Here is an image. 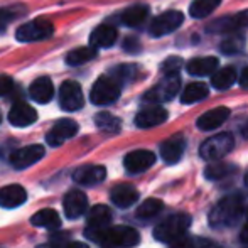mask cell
<instances>
[{"label": "cell", "instance_id": "obj_1", "mask_svg": "<svg viewBox=\"0 0 248 248\" xmlns=\"http://www.w3.org/2000/svg\"><path fill=\"white\" fill-rule=\"evenodd\" d=\"M245 213V202L240 194H230L223 198L209 213V225L213 228H232L242 219Z\"/></svg>", "mask_w": 248, "mask_h": 248}, {"label": "cell", "instance_id": "obj_2", "mask_svg": "<svg viewBox=\"0 0 248 248\" xmlns=\"http://www.w3.org/2000/svg\"><path fill=\"white\" fill-rule=\"evenodd\" d=\"M191 226V216L184 213H176V215L167 216L164 221H160L154 230V236L159 242L164 243H174L176 240L186 236L187 230Z\"/></svg>", "mask_w": 248, "mask_h": 248}, {"label": "cell", "instance_id": "obj_3", "mask_svg": "<svg viewBox=\"0 0 248 248\" xmlns=\"http://www.w3.org/2000/svg\"><path fill=\"white\" fill-rule=\"evenodd\" d=\"M139 242L140 235L130 226H110L98 240L103 248H132Z\"/></svg>", "mask_w": 248, "mask_h": 248}, {"label": "cell", "instance_id": "obj_4", "mask_svg": "<svg viewBox=\"0 0 248 248\" xmlns=\"http://www.w3.org/2000/svg\"><path fill=\"white\" fill-rule=\"evenodd\" d=\"M179 86H181L179 73L166 75L154 88H150L149 92L145 93L144 101L150 105H159V103H164V101H169L179 93Z\"/></svg>", "mask_w": 248, "mask_h": 248}, {"label": "cell", "instance_id": "obj_5", "mask_svg": "<svg viewBox=\"0 0 248 248\" xmlns=\"http://www.w3.org/2000/svg\"><path fill=\"white\" fill-rule=\"evenodd\" d=\"M120 83L113 76H100L95 81L90 93V100L93 105L98 107H107V105L115 103L120 98Z\"/></svg>", "mask_w": 248, "mask_h": 248}, {"label": "cell", "instance_id": "obj_6", "mask_svg": "<svg viewBox=\"0 0 248 248\" xmlns=\"http://www.w3.org/2000/svg\"><path fill=\"white\" fill-rule=\"evenodd\" d=\"M233 147H235V139L232 134L225 132V134H218L206 139L199 147V155L204 160H219L226 154L232 152Z\"/></svg>", "mask_w": 248, "mask_h": 248}, {"label": "cell", "instance_id": "obj_7", "mask_svg": "<svg viewBox=\"0 0 248 248\" xmlns=\"http://www.w3.org/2000/svg\"><path fill=\"white\" fill-rule=\"evenodd\" d=\"M54 34V24L47 19H36L26 22L17 29L16 37L19 43H36V41L49 39Z\"/></svg>", "mask_w": 248, "mask_h": 248}, {"label": "cell", "instance_id": "obj_8", "mask_svg": "<svg viewBox=\"0 0 248 248\" xmlns=\"http://www.w3.org/2000/svg\"><path fill=\"white\" fill-rule=\"evenodd\" d=\"M111 223V211L108 206L96 204L92 208L88 215V223H86V236L95 242H98L100 236L110 228Z\"/></svg>", "mask_w": 248, "mask_h": 248}, {"label": "cell", "instance_id": "obj_9", "mask_svg": "<svg viewBox=\"0 0 248 248\" xmlns=\"http://www.w3.org/2000/svg\"><path fill=\"white\" fill-rule=\"evenodd\" d=\"M184 22V16L179 10H167V12L157 16L155 19H152L149 27L150 36L154 37H162L167 34H172L174 31H177Z\"/></svg>", "mask_w": 248, "mask_h": 248}, {"label": "cell", "instance_id": "obj_10", "mask_svg": "<svg viewBox=\"0 0 248 248\" xmlns=\"http://www.w3.org/2000/svg\"><path fill=\"white\" fill-rule=\"evenodd\" d=\"M248 27V10L238 12L235 16H228L218 19L208 27L209 32H216V34H235L238 31H243Z\"/></svg>", "mask_w": 248, "mask_h": 248}, {"label": "cell", "instance_id": "obj_11", "mask_svg": "<svg viewBox=\"0 0 248 248\" xmlns=\"http://www.w3.org/2000/svg\"><path fill=\"white\" fill-rule=\"evenodd\" d=\"M83 92L76 81H64L59 90V105L66 111H76L83 107Z\"/></svg>", "mask_w": 248, "mask_h": 248}, {"label": "cell", "instance_id": "obj_12", "mask_svg": "<svg viewBox=\"0 0 248 248\" xmlns=\"http://www.w3.org/2000/svg\"><path fill=\"white\" fill-rule=\"evenodd\" d=\"M76 134H78V124L71 118H62V120H58L54 124V127L47 134L46 140L51 147H59L66 140L75 137Z\"/></svg>", "mask_w": 248, "mask_h": 248}, {"label": "cell", "instance_id": "obj_13", "mask_svg": "<svg viewBox=\"0 0 248 248\" xmlns=\"http://www.w3.org/2000/svg\"><path fill=\"white\" fill-rule=\"evenodd\" d=\"M154 164H155V154L150 150H134V152L127 154L124 159L125 169L130 174L145 172Z\"/></svg>", "mask_w": 248, "mask_h": 248}, {"label": "cell", "instance_id": "obj_14", "mask_svg": "<svg viewBox=\"0 0 248 248\" xmlns=\"http://www.w3.org/2000/svg\"><path fill=\"white\" fill-rule=\"evenodd\" d=\"M44 157V147L43 145H27L22 147L10 155V164H12L16 169H26V167L36 164L37 160H41Z\"/></svg>", "mask_w": 248, "mask_h": 248}, {"label": "cell", "instance_id": "obj_15", "mask_svg": "<svg viewBox=\"0 0 248 248\" xmlns=\"http://www.w3.org/2000/svg\"><path fill=\"white\" fill-rule=\"evenodd\" d=\"M167 120V110L160 105H150L137 113L135 117V125L139 128H152L159 127Z\"/></svg>", "mask_w": 248, "mask_h": 248}, {"label": "cell", "instance_id": "obj_16", "mask_svg": "<svg viewBox=\"0 0 248 248\" xmlns=\"http://www.w3.org/2000/svg\"><path fill=\"white\" fill-rule=\"evenodd\" d=\"M62 206H64L66 218L76 219L85 215V211L88 209V198L81 191H69L62 199Z\"/></svg>", "mask_w": 248, "mask_h": 248}, {"label": "cell", "instance_id": "obj_17", "mask_svg": "<svg viewBox=\"0 0 248 248\" xmlns=\"http://www.w3.org/2000/svg\"><path fill=\"white\" fill-rule=\"evenodd\" d=\"M37 120V111L31 105L19 101L9 111V122L14 127H29Z\"/></svg>", "mask_w": 248, "mask_h": 248}, {"label": "cell", "instance_id": "obj_18", "mask_svg": "<svg viewBox=\"0 0 248 248\" xmlns=\"http://www.w3.org/2000/svg\"><path fill=\"white\" fill-rule=\"evenodd\" d=\"M105 177H107V169L103 166H83L73 174V179L81 186H96L103 183Z\"/></svg>", "mask_w": 248, "mask_h": 248}, {"label": "cell", "instance_id": "obj_19", "mask_svg": "<svg viewBox=\"0 0 248 248\" xmlns=\"http://www.w3.org/2000/svg\"><path fill=\"white\" fill-rule=\"evenodd\" d=\"M186 150V140L183 135H174L169 140L160 144V155L167 164H176L181 160Z\"/></svg>", "mask_w": 248, "mask_h": 248}, {"label": "cell", "instance_id": "obj_20", "mask_svg": "<svg viewBox=\"0 0 248 248\" xmlns=\"http://www.w3.org/2000/svg\"><path fill=\"white\" fill-rule=\"evenodd\" d=\"M230 117V110L226 107H218V108H213V110L206 111V113H202L201 117L198 118L196 125L199 130H215V128H218L219 125H223L226 120H228Z\"/></svg>", "mask_w": 248, "mask_h": 248}, {"label": "cell", "instance_id": "obj_21", "mask_svg": "<svg viewBox=\"0 0 248 248\" xmlns=\"http://www.w3.org/2000/svg\"><path fill=\"white\" fill-rule=\"evenodd\" d=\"M110 199L118 208H130L139 201V191L132 184H118L111 189Z\"/></svg>", "mask_w": 248, "mask_h": 248}, {"label": "cell", "instance_id": "obj_22", "mask_svg": "<svg viewBox=\"0 0 248 248\" xmlns=\"http://www.w3.org/2000/svg\"><path fill=\"white\" fill-rule=\"evenodd\" d=\"M117 37L118 32L111 24H101L90 36V44L95 49H98V47H111L117 43Z\"/></svg>", "mask_w": 248, "mask_h": 248}, {"label": "cell", "instance_id": "obj_23", "mask_svg": "<svg viewBox=\"0 0 248 248\" xmlns=\"http://www.w3.org/2000/svg\"><path fill=\"white\" fill-rule=\"evenodd\" d=\"M27 199V191L19 184H10L0 189V206L2 208H17Z\"/></svg>", "mask_w": 248, "mask_h": 248}, {"label": "cell", "instance_id": "obj_24", "mask_svg": "<svg viewBox=\"0 0 248 248\" xmlns=\"http://www.w3.org/2000/svg\"><path fill=\"white\" fill-rule=\"evenodd\" d=\"M29 95L37 103H47V101H51V98L54 96V85H52L51 78L41 76V78L34 79L29 88Z\"/></svg>", "mask_w": 248, "mask_h": 248}, {"label": "cell", "instance_id": "obj_25", "mask_svg": "<svg viewBox=\"0 0 248 248\" xmlns=\"http://www.w3.org/2000/svg\"><path fill=\"white\" fill-rule=\"evenodd\" d=\"M218 69V59L213 56H204V58H194L187 62V71L193 76H206L215 75Z\"/></svg>", "mask_w": 248, "mask_h": 248}, {"label": "cell", "instance_id": "obj_26", "mask_svg": "<svg viewBox=\"0 0 248 248\" xmlns=\"http://www.w3.org/2000/svg\"><path fill=\"white\" fill-rule=\"evenodd\" d=\"M149 17V7L147 5H132L127 10H124L120 20L122 24L128 27H140Z\"/></svg>", "mask_w": 248, "mask_h": 248}, {"label": "cell", "instance_id": "obj_27", "mask_svg": "<svg viewBox=\"0 0 248 248\" xmlns=\"http://www.w3.org/2000/svg\"><path fill=\"white\" fill-rule=\"evenodd\" d=\"M31 223L34 226H39V228L56 230L61 226V218L54 209H41L31 218Z\"/></svg>", "mask_w": 248, "mask_h": 248}, {"label": "cell", "instance_id": "obj_28", "mask_svg": "<svg viewBox=\"0 0 248 248\" xmlns=\"http://www.w3.org/2000/svg\"><path fill=\"white\" fill-rule=\"evenodd\" d=\"M238 75H236V69L233 66H226V68H221L219 71H216L211 78V85L215 86L216 90H228L233 86V83L236 81Z\"/></svg>", "mask_w": 248, "mask_h": 248}, {"label": "cell", "instance_id": "obj_29", "mask_svg": "<svg viewBox=\"0 0 248 248\" xmlns=\"http://www.w3.org/2000/svg\"><path fill=\"white\" fill-rule=\"evenodd\" d=\"M209 95V90L204 83H191L186 86V90L181 95V101L184 105H191V103H198V101L204 100Z\"/></svg>", "mask_w": 248, "mask_h": 248}, {"label": "cell", "instance_id": "obj_30", "mask_svg": "<svg viewBox=\"0 0 248 248\" xmlns=\"http://www.w3.org/2000/svg\"><path fill=\"white\" fill-rule=\"evenodd\" d=\"M24 14H26V5H22V3L0 7V32H3L10 22L20 19Z\"/></svg>", "mask_w": 248, "mask_h": 248}, {"label": "cell", "instance_id": "obj_31", "mask_svg": "<svg viewBox=\"0 0 248 248\" xmlns=\"http://www.w3.org/2000/svg\"><path fill=\"white\" fill-rule=\"evenodd\" d=\"M96 56V49L95 47H78V49H71L66 54V62L69 66H81L85 62L92 61Z\"/></svg>", "mask_w": 248, "mask_h": 248}, {"label": "cell", "instance_id": "obj_32", "mask_svg": "<svg viewBox=\"0 0 248 248\" xmlns=\"http://www.w3.org/2000/svg\"><path fill=\"white\" fill-rule=\"evenodd\" d=\"M221 3V0H194L189 7V14L194 19H204Z\"/></svg>", "mask_w": 248, "mask_h": 248}, {"label": "cell", "instance_id": "obj_33", "mask_svg": "<svg viewBox=\"0 0 248 248\" xmlns=\"http://www.w3.org/2000/svg\"><path fill=\"white\" fill-rule=\"evenodd\" d=\"M95 124L101 132H105V134H117L122 125L117 117H113L111 113H107V111H101V113L96 115Z\"/></svg>", "mask_w": 248, "mask_h": 248}, {"label": "cell", "instance_id": "obj_34", "mask_svg": "<svg viewBox=\"0 0 248 248\" xmlns=\"http://www.w3.org/2000/svg\"><path fill=\"white\" fill-rule=\"evenodd\" d=\"M164 208V202L160 199H155V198H150V199H145L140 206L137 208V218L140 219H150L154 216H157Z\"/></svg>", "mask_w": 248, "mask_h": 248}, {"label": "cell", "instance_id": "obj_35", "mask_svg": "<svg viewBox=\"0 0 248 248\" xmlns=\"http://www.w3.org/2000/svg\"><path fill=\"white\" fill-rule=\"evenodd\" d=\"M235 172V167L232 164H223V162H216V164H211V166L206 167L204 170V176L211 181H218V179H223L226 177L228 174Z\"/></svg>", "mask_w": 248, "mask_h": 248}, {"label": "cell", "instance_id": "obj_36", "mask_svg": "<svg viewBox=\"0 0 248 248\" xmlns=\"http://www.w3.org/2000/svg\"><path fill=\"white\" fill-rule=\"evenodd\" d=\"M243 44H245V41H243L242 36L226 37V39L221 43V51L225 52V54H228V56L238 54V52L243 49Z\"/></svg>", "mask_w": 248, "mask_h": 248}, {"label": "cell", "instance_id": "obj_37", "mask_svg": "<svg viewBox=\"0 0 248 248\" xmlns=\"http://www.w3.org/2000/svg\"><path fill=\"white\" fill-rule=\"evenodd\" d=\"M134 71H135V68L134 66H128V64H122V66H117L115 69H111V75L110 76H113L115 79H117L118 83H125V81H128V79L134 76Z\"/></svg>", "mask_w": 248, "mask_h": 248}, {"label": "cell", "instance_id": "obj_38", "mask_svg": "<svg viewBox=\"0 0 248 248\" xmlns=\"http://www.w3.org/2000/svg\"><path fill=\"white\" fill-rule=\"evenodd\" d=\"M183 64V59L181 58H169L164 61L162 64V71L166 75H172V73H179V68Z\"/></svg>", "mask_w": 248, "mask_h": 248}, {"label": "cell", "instance_id": "obj_39", "mask_svg": "<svg viewBox=\"0 0 248 248\" xmlns=\"http://www.w3.org/2000/svg\"><path fill=\"white\" fill-rule=\"evenodd\" d=\"M14 90V79L10 76L0 75V96H7Z\"/></svg>", "mask_w": 248, "mask_h": 248}, {"label": "cell", "instance_id": "obj_40", "mask_svg": "<svg viewBox=\"0 0 248 248\" xmlns=\"http://www.w3.org/2000/svg\"><path fill=\"white\" fill-rule=\"evenodd\" d=\"M193 248H221L218 243L206 238H193Z\"/></svg>", "mask_w": 248, "mask_h": 248}, {"label": "cell", "instance_id": "obj_41", "mask_svg": "<svg viewBox=\"0 0 248 248\" xmlns=\"http://www.w3.org/2000/svg\"><path fill=\"white\" fill-rule=\"evenodd\" d=\"M124 49L127 52H137L140 49V44H139V41L135 37H127L124 41Z\"/></svg>", "mask_w": 248, "mask_h": 248}, {"label": "cell", "instance_id": "obj_42", "mask_svg": "<svg viewBox=\"0 0 248 248\" xmlns=\"http://www.w3.org/2000/svg\"><path fill=\"white\" fill-rule=\"evenodd\" d=\"M240 85H242L243 88H248V68L243 69L242 75H240Z\"/></svg>", "mask_w": 248, "mask_h": 248}, {"label": "cell", "instance_id": "obj_43", "mask_svg": "<svg viewBox=\"0 0 248 248\" xmlns=\"http://www.w3.org/2000/svg\"><path fill=\"white\" fill-rule=\"evenodd\" d=\"M240 240H242L243 243H248V213H247V223H245V226H243V230H242Z\"/></svg>", "mask_w": 248, "mask_h": 248}, {"label": "cell", "instance_id": "obj_44", "mask_svg": "<svg viewBox=\"0 0 248 248\" xmlns=\"http://www.w3.org/2000/svg\"><path fill=\"white\" fill-rule=\"evenodd\" d=\"M66 248H90V247H88V245H85V243L73 242V243H69V245H66Z\"/></svg>", "mask_w": 248, "mask_h": 248}, {"label": "cell", "instance_id": "obj_45", "mask_svg": "<svg viewBox=\"0 0 248 248\" xmlns=\"http://www.w3.org/2000/svg\"><path fill=\"white\" fill-rule=\"evenodd\" d=\"M242 135H243V137H245V139H248V122H247V124L242 127Z\"/></svg>", "mask_w": 248, "mask_h": 248}, {"label": "cell", "instance_id": "obj_46", "mask_svg": "<svg viewBox=\"0 0 248 248\" xmlns=\"http://www.w3.org/2000/svg\"><path fill=\"white\" fill-rule=\"evenodd\" d=\"M245 184H247V187H248V172H247V176H245Z\"/></svg>", "mask_w": 248, "mask_h": 248}, {"label": "cell", "instance_id": "obj_47", "mask_svg": "<svg viewBox=\"0 0 248 248\" xmlns=\"http://www.w3.org/2000/svg\"><path fill=\"white\" fill-rule=\"evenodd\" d=\"M0 120H2V117H0Z\"/></svg>", "mask_w": 248, "mask_h": 248}]
</instances>
